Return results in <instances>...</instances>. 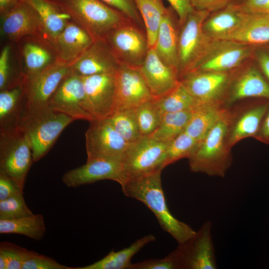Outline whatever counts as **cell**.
<instances>
[{"mask_svg": "<svg viewBox=\"0 0 269 269\" xmlns=\"http://www.w3.org/2000/svg\"><path fill=\"white\" fill-rule=\"evenodd\" d=\"M229 119L225 113L205 137L199 141L188 158L190 170L210 176H223L229 167L231 158L225 137Z\"/></svg>", "mask_w": 269, "mask_h": 269, "instance_id": "obj_4", "label": "cell"}, {"mask_svg": "<svg viewBox=\"0 0 269 269\" xmlns=\"http://www.w3.org/2000/svg\"><path fill=\"white\" fill-rule=\"evenodd\" d=\"M36 10L50 41L62 31L71 20L53 0H26Z\"/></svg>", "mask_w": 269, "mask_h": 269, "instance_id": "obj_29", "label": "cell"}, {"mask_svg": "<svg viewBox=\"0 0 269 269\" xmlns=\"http://www.w3.org/2000/svg\"><path fill=\"white\" fill-rule=\"evenodd\" d=\"M94 40L85 29L71 20L53 39L52 44L58 58L70 64L86 51Z\"/></svg>", "mask_w": 269, "mask_h": 269, "instance_id": "obj_24", "label": "cell"}, {"mask_svg": "<svg viewBox=\"0 0 269 269\" xmlns=\"http://www.w3.org/2000/svg\"><path fill=\"white\" fill-rule=\"evenodd\" d=\"M162 170L130 180L121 185L124 195L144 204L154 214L161 228L178 244L196 233L190 226L176 219L167 205L162 187Z\"/></svg>", "mask_w": 269, "mask_h": 269, "instance_id": "obj_1", "label": "cell"}, {"mask_svg": "<svg viewBox=\"0 0 269 269\" xmlns=\"http://www.w3.org/2000/svg\"><path fill=\"white\" fill-rule=\"evenodd\" d=\"M155 101L162 115L194 110L199 106L197 101L181 82L172 91L161 98L155 99Z\"/></svg>", "mask_w": 269, "mask_h": 269, "instance_id": "obj_34", "label": "cell"}, {"mask_svg": "<svg viewBox=\"0 0 269 269\" xmlns=\"http://www.w3.org/2000/svg\"><path fill=\"white\" fill-rule=\"evenodd\" d=\"M212 223L205 222L196 234L178 244L182 269H216L217 265L212 235Z\"/></svg>", "mask_w": 269, "mask_h": 269, "instance_id": "obj_15", "label": "cell"}, {"mask_svg": "<svg viewBox=\"0 0 269 269\" xmlns=\"http://www.w3.org/2000/svg\"><path fill=\"white\" fill-rule=\"evenodd\" d=\"M70 72L69 64L59 59L38 72L25 76V110L48 105L50 97Z\"/></svg>", "mask_w": 269, "mask_h": 269, "instance_id": "obj_13", "label": "cell"}, {"mask_svg": "<svg viewBox=\"0 0 269 269\" xmlns=\"http://www.w3.org/2000/svg\"><path fill=\"white\" fill-rule=\"evenodd\" d=\"M253 60L269 80V44L255 46Z\"/></svg>", "mask_w": 269, "mask_h": 269, "instance_id": "obj_46", "label": "cell"}, {"mask_svg": "<svg viewBox=\"0 0 269 269\" xmlns=\"http://www.w3.org/2000/svg\"><path fill=\"white\" fill-rule=\"evenodd\" d=\"M106 119L129 143L142 137L139 130L134 109L116 111Z\"/></svg>", "mask_w": 269, "mask_h": 269, "instance_id": "obj_36", "label": "cell"}, {"mask_svg": "<svg viewBox=\"0 0 269 269\" xmlns=\"http://www.w3.org/2000/svg\"><path fill=\"white\" fill-rule=\"evenodd\" d=\"M100 0L119 11L139 26H141L143 20L134 0Z\"/></svg>", "mask_w": 269, "mask_h": 269, "instance_id": "obj_44", "label": "cell"}, {"mask_svg": "<svg viewBox=\"0 0 269 269\" xmlns=\"http://www.w3.org/2000/svg\"><path fill=\"white\" fill-rule=\"evenodd\" d=\"M20 0H0V14L9 10L14 6Z\"/></svg>", "mask_w": 269, "mask_h": 269, "instance_id": "obj_50", "label": "cell"}, {"mask_svg": "<svg viewBox=\"0 0 269 269\" xmlns=\"http://www.w3.org/2000/svg\"><path fill=\"white\" fill-rule=\"evenodd\" d=\"M254 48L255 46L232 40L212 39L191 71H234L253 59Z\"/></svg>", "mask_w": 269, "mask_h": 269, "instance_id": "obj_6", "label": "cell"}, {"mask_svg": "<svg viewBox=\"0 0 269 269\" xmlns=\"http://www.w3.org/2000/svg\"><path fill=\"white\" fill-rule=\"evenodd\" d=\"M0 17L1 33L12 43L27 36L43 37L50 41L38 13L26 0H20L0 14Z\"/></svg>", "mask_w": 269, "mask_h": 269, "instance_id": "obj_11", "label": "cell"}, {"mask_svg": "<svg viewBox=\"0 0 269 269\" xmlns=\"http://www.w3.org/2000/svg\"><path fill=\"white\" fill-rule=\"evenodd\" d=\"M129 269H182V265L179 254L175 249L163 258L132 263Z\"/></svg>", "mask_w": 269, "mask_h": 269, "instance_id": "obj_41", "label": "cell"}, {"mask_svg": "<svg viewBox=\"0 0 269 269\" xmlns=\"http://www.w3.org/2000/svg\"><path fill=\"white\" fill-rule=\"evenodd\" d=\"M32 252L10 242H0V269H22Z\"/></svg>", "mask_w": 269, "mask_h": 269, "instance_id": "obj_39", "label": "cell"}, {"mask_svg": "<svg viewBox=\"0 0 269 269\" xmlns=\"http://www.w3.org/2000/svg\"><path fill=\"white\" fill-rule=\"evenodd\" d=\"M104 38L121 63L137 68L144 60L148 50L146 35L134 22L113 29Z\"/></svg>", "mask_w": 269, "mask_h": 269, "instance_id": "obj_10", "label": "cell"}, {"mask_svg": "<svg viewBox=\"0 0 269 269\" xmlns=\"http://www.w3.org/2000/svg\"><path fill=\"white\" fill-rule=\"evenodd\" d=\"M53 0L94 40L104 38L113 29L131 21L100 0Z\"/></svg>", "mask_w": 269, "mask_h": 269, "instance_id": "obj_3", "label": "cell"}, {"mask_svg": "<svg viewBox=\"0 0 269 269\" xmlns=\"http://www.w3.org/2000/svg\"><path fill=\"white\" fill-rule=\"evenodd\" d=\"M191 2L195 9L211 13L225 7L233 2V0H191Z\"/></svg>", "mask_w": 269, "mask_h": 269, "instance_id": "obj_48", "label": "cell"}, {"mask_svg": "<svg viewBox=\"0 0 269 269\" xmlns=\"http://www.w3.org/2000/svg\"><path fill=\"white\" fill-rule=\"evenodd\" d=\"M210 12L194 9L180 25L178 40V71L180 79L191 71L209 45L211 38L203 32L202 24Z\"/></svg>", "mask_w": 269, "mask_h": 269, "instance_id": "obj_8", "label": "cell"}, {"mask_svg": "<svg viewBox=\"0 0 269 269\" xmlns=\"http://www.w3.org/2000/svg\"><path fill=\"white\" fill-rule=\"evenodd\" d=\"M33 214L23 194L0 200V220H12Z\"/></svg>", "mask_w": 269, "mask_h": 269, "instance_id": "obj_40", "label": "cell"}, {"mask_svg": "<svg viewBox=\"0 0 269 269\" xmlns=\"http://www.w3.org/2000/svg\"><path fill=\"white\" fill-rule=\"evenodd\" d=\"M120 64L105 39L101 38L95 40L69 66L71 72L84 77L115 72Z\"/></svg>", "mask_w": 269, "mask_h": 269, "instance_id": "obj_18", "label": "cell"}, {"mask_svg": "<svg viewBox=\"0 0 269 269\" xmlns=\"http://www.w3.org/2000/svg\"><path fill=\"white\" fill-rule=\"evenodd\" d=\"M33 162L30 143L18 127L0 131V171L11 177L22 190Z\"/></svg>", "mask_w": 269, "mask_h": 269, "instance_id": "obj_7", "label": "cell"}, {"mask_svg": "<svg viewBox=\"0 0 269 269\" xmlns=\"http://www.w3.org/2000/svg\"><path fill=\"white\" fill-rule=\"evenodd\" d=\"M115 111L134 109L154 100L136 68L121 63L116 71Z\"/></svg>", "mask_w": 269, "mask_h": 269, "instance_id": "obj_16", "label": "cell"}, {"mask_svg": "<svg viewBox=\"0 0 269 269\" xmlns=\"http://www.w3.org/2000/svg\"><path fill=\"white\" fill-rule=\"evenodd\" d=\"M245 12H260L269 14V0H241L235 2Z\"/></svg>", "mask_w": 269, "mask_h": 269, "instance_id": "obj_47", "label": "cell"}, {"mask_svg": "<svg viewBox=\"0 0 269 269\" xmlns=\"http://www.w3.org/2000/svg\"><path fill=\"white\" fill-rule=\"evenodd\" d=\"M268 109L264 105L254 108L243 114L235 124L229 139L230 146L238 141L255 134Z\"/></svg>", "mask_w": 269, "mask_h": 269, "instance_id": "obj_35", "label": "cell"}, {"mask_svg": "<svg viewBox=\"0 0 269 269\" xmlns=\"http://www.w3.org/2000/svg\"><path fill=\"white\" fill-rule=\"evenodd\" d=\"M217 102L199 105L193 112L184 132L197 140H202L225 114Z\"/></svg>", "mask_w": 269, "mask_h": 269, "instance_id": "obj_30", "label": "cell"}, {"mask_svg": "<svg viewBox=\"0 0 269 269\" xmlns=\"http://www.w3.org/2000/svg\"><path fill=\"white\" fill-rule=\"evenodd\" d=\"M168 143L142 136L129 143L122 160L123 185L164 168Z\"/></svg>", "mask_w": 269, "mask_h": 269, "instance_id": "obj_5", "label": "cell"}, {"mask_svg": "<svg viewBox=\"0 0 269 269\" xmlns=\"http://www.w3.org/2000/svg\"><path fill=\"white\" fill-rule=\"evenodd\" d=\"M244 12L235 2L210 13L202 24L203 32L213 39H225L240 25Z\"/></svg>", "mask_w": 269, "mask_h": 269, "instance_id": "obj_27", "label": "cell"}, {"mask_svg": "<svg viewBox=\"0 0 269 269\" xmlns=\"http://www.w3.org/2000/svg\"><path fill=\"white\" fill-rule=\"evenodd\" d=\"M46 232L44 218L40 214L12 220H0V233L16 234L32 240L43 239Z\"/></svg>", "mask_w": 269, "mask_h": 269, "instance_id": "obj_31", "label": "cell"}, {"mask_svg": "<svg viewBox=\"0 0 269 269\" xmlns=\"http://www.w3.org/2000/svg\"><path fill=\"white\" fill-rule=\"evenodd\" d=\"M11 46L5 45L1 49L0 54V90L12 85L24 76L17 77L12 73L10 59Z\"/></svg>", "mask_w": 269, "mask_h": 269, "instance_id": "obj_42", "label": "cell"}, {"mask_svg": "<svg viewBox=\"0 0 269 269\" xmlns=\"http://www.w3.org/2000/svg\"><path fill=\"white\" fill-rule=\"evenodd\" d=\"M48 105L54 111L75 120H94L85 108V92L82 76L71 71L63 78L50 97Z\"/></svg>", "mask_w": 269, "mask_h": 269, "instance_id": "obj_14", "label": "cell"}, {"mask_svg": "<svg viewBox=\"0 0 269 269\" xmlns=\"http://www.w3.org/2000/svg\"><path fill=\"white\" fill-rule=\"evenodd\" d=\"M23 75L38 72L59 60L52 43L43 37L27 36L15 43Z\"/></svg>", "mask_w": 269, "mask_h": 269, "instance_id": "obj_19", "label": "cell"}, {"mask_svg": "<svg viewBox=\"0 0 269 269\" xmlns=\"http://www.w3.org/2000/svg\"><path fill=\"white\" fill-rule=\"evenodd\" d=\"M234 71L192 70L186 73L180 82L199 105L207 104L217 102L228 90Z\"/></svg>", "mask_w": 269, "mask_h": 269, "instance_id": "obj_17", "label": "cell"}, {"mask_svg": "<svg viewBox=\"0 0 269 269\" xmlns=\"http://www.w3.org/2000/svg\"><path fill=\"white\" fill-rule=\"evenodd\" d=\"M23 194V190L8 175L0 171V200Z\"/></svg>", "mask_w": 269, "mask_h": 269, "instance_id": "obj_45", "label": "cell"}, {"mask_svg": "<svg viewBox=\"0 0 269 269\" xmlns=\"http://www.w3.org/2000/svg\"><path fill=\"white\" fill-rule=\"evenodd\" d=\"M145 28L148 48L154 47L159 25L166 12L162 0H134Z\"/></svg>", "mask_w": 269, "mask_h": 269, "instance_id": "obj_32", "label": "cell"}, {"mask_svg": "<svg viewBox=\"0 0 269 269\" xmlns=\"http://www.w3.org/2000/svg\"><path fill=\"white\" fill-rule=\"evenodd\" d=\"M199 141L183 132L168 143L164 167L184 158H188L196 147Z\"/></svg>", "mask_w": 269, "mask_h": 269, "instance_id": "obj_38", "label": "cell"}, {"mask_svg": "<svg viewBox=\"0 0 269 269\" xmlns=\"http://www.w3.org/2000/svg\"><path fill=\"white\" fill-rule=\"evenodd\" d=\"M239 70L235 76L234 72L228 88L230 101L251 97L269 99V83L253 59Z\"/></svg>", "mask_w": 269, "mask_h": 269, "instance_id": "obj_22", "label": "cell"}, {"mask_svg": "<svg viewBox=\"0 0 269 269\" xmlns=\"http://www.w3.org/2000/svg\"><path fill=\"white\" fill-rule=\"evenodd\" d=\"M176 15L171 6L167 7L159 25L154 48L161 60L173 69L179 77L178 40L180 24Z\"/></svg>", "mask_w": 269, "mask_h": 269, "instance_id": "obj_23", "label": "cell"}, {"mask_svg": "<svg viewBox=\"0 0 269 269\" xmlns=\"http://www.w3.org/2000/svg\"><path fill=\"white\" fill-rule=\"evenodd\" d=\"M167 1L176 12L180 25L184 22L188 15L195 9L192 5L191 0H167Z\"/></svg>", "mask_w": 269, "mask_h": 269, "instance_id": "obj_49", "label": "cell"}, {"mask_svg": "<svg viewBox=\"0 0 269 269\" xmlns=\"http://www.w3.org/2000/svg\"><path fill=\"white\" fill-rule=\"evenodd\" d=\"M193 112L188 110L163 114L158 127L149 136L168 143L184 132Z\"/></svg>", "mask_w": 269, "mask_h": 269, "instance_id": "obj_33", "label": "cell"}, {"mask_svg": "<svg viewBox=\"0 0 269 269\" xmlns=\"http://www.w3.org/2000/svg\"><path fill=\"white\" fill-rule=\"evenodd\" d=\"M116 72L82 77L85 108L95 119H105L115 111Z\"/></svg>", "mask_w": 269, "mask_h": 269, "instance_id": "obj_12", "label": "cell"}, {"mask_svg": "<svg viewBox=\"0 0 269 269\" xmlns=\"http://www.w3.org/2000/svg\"><path fill=\"white\" fill-rule=\"evenodd\" d=\"M241 0H233V2H238V1H239Z\"/></svg>", "mask_w": 269, "mask_h": 269, "instance_id": "obj_52", "label": "cell"}, {"mask_svg": "<svg viewBox=\"0 0 269 269\" xmlns=\"http://www.w3.org/2000/svg\"><path fill=\"white\" fill-rule=\"evenodd\" d=\"M134 111L141 135L150 136L158 127L162 116L155 99L140 105Z\"/></svg>", "mask_w": 269, "mask_h": 269, "instance_id": "obj_37", "label": "cell"}, {"mask_svg": "<svg viewBox=\"0 0 269 269\" xmlns=\"http://www.w3.org/2000/svg\"><path fill=\"white\" fill-rule=\"evenodd\" d=\"M261 134L264 138H269V112L261 129Z\"/></svg>", "mask_w": 269, "mask_h": 269, "instance_id": "obj_51", "label": "cell"}, {"mask_svg": "<svg viewBox=\"0 0 269 269\" xmlns=\"http://www.w3.org/2000/svg\"><path fill=\"white\" fill-rule=\"evenodd\" d=\"M85 133L87 161L102 159L122 161L130 143L106 119L90 122Z\"/></svg>", "mask_w": 269, "mask_h": 269, "instance_id": "obj_9", "label": "cell"}, {"mask_svg": "<svg viewBox=\"0 0 269 269\" xmlns=\"http://www.w3.org/2000/svg\"><path fill=\"white\" fill-rule=\"evenodd\" d=\"M244 12L239 26L224 39L253 46L269 44V14Z\"/></svg>", "mask_w": 269, "mask_h": 269, "instance_id": "obj_26", "label": "cell"}, {"mask_svg": "<svg viewBox=\"0 0 269 269\" xmlns=\"http://www.w3.org/2000/svg\"><path fill=\"white\" fill-rule=\"evenodd\" d=\"M25 76L7 88L0 90V131L18 128L25 109Z\"/></svg>", "mask_w": 269, "mask_h": 269, "instance_id": "obj_25", "label": "cell"}, {"mask_svg": "<svg viewBox=\"0 0 269 269\" xmlns=\"http://www.w3.org/2000/svg\"><path fill=\"white\" fill-rule=\"evenodd\" d=\"M22 269H73L54 259L32 251L24 263Z\"/></svg>", "mask_w": 269, "mask_h": 269, "instance_id": "obj_43", "label": "cell"}, {"mask_svg": "<svg viewBox=\"0 0 269 269\" xmlns=\"http://www.w3.org/2000/svg\"><path fill=\"white\" fill-rule=\"evenodd\" d=\"M136 68L154 99L166 95L180 83L177 73L161 60L154 47L148 48L144 60Z\"/></svg>", "mask_w": 269, "mask_h": 269, "instance_id": "obj_20", "label": "cell"}, {"mask_svg": "<svg viewBox=\"0 0 269 269\" xmlns=\"http://www.w3.org/2000/svg\"><path fill=\"white\" fill-rule=\"evenodd\" d=\"M155 240L150 234L137 239L129 247L119 251H112L101 260L81 267L73 269H129L132 258L143 247Z\"/></svg>", "mask_w": 269, "mask_h": 269, "instance_id": "obj_28", "label": "cell"}, {"mask_svg": "<svg viewBox=\"0 0 269 269\" xmlns=\"http://www.w3.org/2000/svg\"><path fill=\"white\" fill-rule=\"evenodd\" d=\"M74 121L48 105L24 111L18 127L30 143L33 162L47 153L64 129Z\"/></svg>", "mask_w": 269, "mask_h": 269, "instance_id": "obj_2", "label": "cell"}, {"mask_svg": "<svg viewBox=\"0 0 269 269\" xmlns=\"http://www.w3.org/2000/svg\"><path fill=\"white\" fill-rule=\"evenodd\" d=\"M103 180H112L122 184V161L94 159L66 171L62 177L67 187L76 188Z\"/></svg>", "mask_w": 269, "mask_h": 269, "instance_id": "obj_21", "label": "cell"}]
</instances>
